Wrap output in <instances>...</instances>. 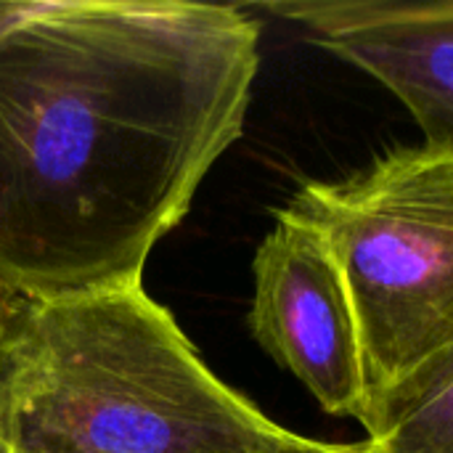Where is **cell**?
Wrapping results in <instances>:
<instances>
[{"instance_id": "obj_1", "label": "cell", "mask_w": 453, "mask_h": 453, "mask_svg": "<svg viewBox=\"0 0 453 453\" xmlns=\"http://www.w3.org/2000/svg\"><path fill=\"white\" fill-rule=\"evenodd\" d=\"M260 21L188 0H35L0 24V292L143 284L242 138Z\"/></svg>"}, {"instance_id": "obj_2", "label": "cell", "mask_w": 453, "mask_h": 453, "mask_svg": "<svg viewBox=\"0 0 453 453\" xmlns=\"http://www.w3.org/2000/svg\"><path fill=\"white\" fill-rule=\"evenodd\" d=\"M281 435L143 284L0 311L8 453H268Z\"/></svg>"}, {"instance_id": "obj_3", "label": "cell", "mask_w": 453, "mask_h": 453, "mask_svg": "<svg viewBox=\"0 0 453 453\" xmlns=\"http://www.w3.org/2000/svg\"><path fill=\"white\" fill-rule=\"evenodd\" d=\"M279 212L334 252L358 319L372 398L453 345V154L382 151L334 180H305Z\"/></svg>"}, {"instance_id": "obj_4", "label": "cell", "mask_w": 453, "mask_h": 453, "mask_svg": "<svg viewBox=\"0 0 453 453\" xmlns=\"http://www.w3.org/2000/svg\"><path fill=\"white\" fill-rule=\"evenodd\" d=\"M250 332L329 417L364 425L372 388L356 308L329 244L276 210L252 263Z\"/></svg>"}, {"instance_id": "obj_5", "label": "cell", "mask_w": 453, "mask_h": 453, "mask_svg": "<svg viewBox=\"0 0 453 453\" xmlns=\"http://www.w3.org/2000/svg\"><path fill=\"white\" fill-rule=\"evenodd\" d=\"M263 11L390 90L453 154V0H281Z\"/></svg>"}, {"instance_id": "obj_6", "label": "cell", "mask_w": 453, "mask_h": 453, "mask_svg": "<svg viewBox=\"0 0 453 453\" xmlns=\"http://www.w3.org/2000/svg\"><path fill=\"white\" fill-rule=\"evenodd\" d=\"M361 427L388 453H453V345L377 393Z\"/></svg>"}, {"instance_id": "obj_7", "label": "cell", "mask_w": 453, "mask_h": 453, "mask_svg": "<svg viewBox=\"0 0 453 453\" xmlns=\"http://www.w3.org/2000/svg\"><path fill=\"white\" fill-rule=\"evenodd\" d=\"M268 453H388L380 443L374 441H361V443H326V441H313L295 435L284 430V435L273 443Z\"/></svg>"}, {"instance_id": "obj_8", "label": "cell", "mask_w": 453, "mask_h": 453, "mask_svg": "<svg viewBox=\"0 0 453 453\" xmlns=\"http://www.w3.org/2000/svg\"><path fill=\"white\" fill-rule=\"evenodd\" d=\"M5 300H8V295H3V292H0V311H3V305H5Z\"/></svg>"}, {"instance_id": "obj_9", "label": "cell", "mask_w": 453, "mask_h": 453, "mask_svg": "<svg viewBox=\"0 0 453 453\" xmlns=\"http://www.w3.org/2000/svg\"><path fill=\"white\" fill-rule=\"evenodd\" d=\"M0 453H8V451H5V449H3V446H0Z\"/></svg>"}]
</instances>
